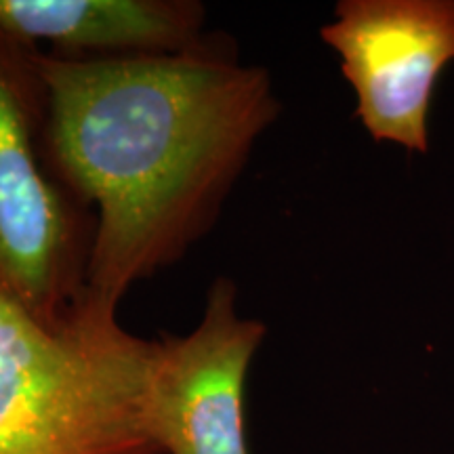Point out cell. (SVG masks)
Listing matches in <instances>:
<instances>
[{"mask_svg": "<svg viewBox=\"0 0 454 454\" xmlns=\"http://www.w3.org/2000/svg\"><path fill=\"white\" fill-rule=\"evenodd\" d=\"M41 67L44 160L95 215L87 294L118 309L213 230L280 104L268 70L217 38L177 55L43 51Z\"/></svg>", "mask_w": 454, "mask_h": 454, "instance_id": "6da1fadb", "label": "cell"}, {"mask_svg": "<svg viewBox=\"0 0 454 454\" xmlns=\"http://www.w3.org/2000/svg\"><path fill=\"white\" fill-rule=\"evenodd\" d=\"M236 301L234 280L219 276L194 331L158 339L147 417L164 454H251L244 391L268 328Z\"/></svg>", "mask_w": 454, "mask_h": 454, "instance_id": "5b68a950", "label": "cell"}, {"mask_svg": "<svg viewBox=\"0 0 454 454\" xmlns=\"http://www.w3.org/2000/svg\"><path fill=\"white\" fill-rule=\"evenodd\" d=\"M320 36L372 139L427 150L431 93L454 61V0H340Z\"/></svg>", "mask_w": 454, "mask_h": 454, "instance_id": "277c9868", "label": "cell"}, {"mask_svg": "<svg viewBox=\"0 0 454 454\" xmlns=\"http://www.w3.org/2000/svg\"><path fill=\"white\" fill-rule=\"evenodd\" d=\"M198 0H0V30L72 59L177 55L208 47Z\"/></svg>", "mask_w": 454, "mask_h": 454, "instance_id": "8992f818", "label": "cell"}, {"mask_svg": "<svg viewBox=\"0 0 454 454\" xmlns=\"http://www.w3.org/2000/svg\"><path fill=\"white\" fill-rule=\"evenodd\" d=\"M41 55L0 30V294L55 328L87 299L95 215L44 160Z\"/></svg>", "mask_w": 454, "mask_h": 454, "instance_id": "3957f363", "label": "cell"}, {"mask_svg": "<svg viewBox=\"0 0 454 454\" xmlns=\"http://www.w3.org/2000/svg\"><path fill=\"white\" fill-rule=\"evenodd\" d=\"M156 356L89 294L55 328L0 294V454H164L147 417Z\"/></svg>", "mask_w": 454, "mask_h": 454, "instance_id": "7a4b0ae2", "label": "cell"}]
</instances>
